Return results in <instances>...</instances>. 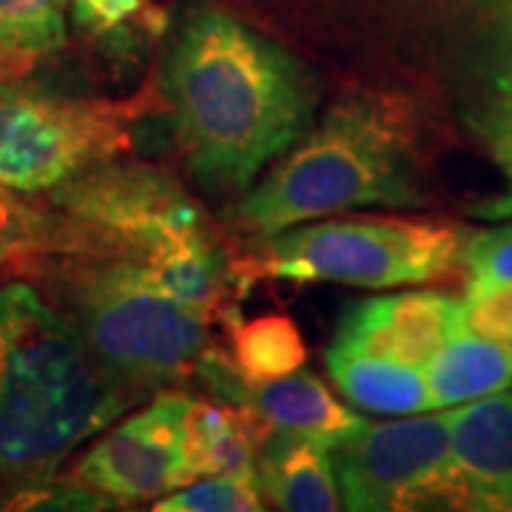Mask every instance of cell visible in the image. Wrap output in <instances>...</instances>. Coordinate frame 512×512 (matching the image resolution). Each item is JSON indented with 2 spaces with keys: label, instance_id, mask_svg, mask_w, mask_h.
<instances>
[{
  "label": "cell",
  "instance_id": "1",
  "mask_svg": "<svg viewBox=\"0 0 512 512\" xmlns=\"http://www.w3.org/2000/svg\"><path fill=\"white\" fill-rule=\"evenodd\" d=\"M174 143L214 194L242 191L308 131L311 72L279 43L222 12L185 23L165 69Z\"/></svg>",
  "mask_w": 512,
  "mask_h": 512
},
{
  "label": "cell",
  "instance_id": "2",
  "mask_svg": "<svg viewBox=\"0 0 512 512\" xmlns=\"http://www.w3.org/2000/svg\"><path fill=\"white\" fill-rule=\"evenodd\" d=\"M128 404L72 322L26 282L0 285V501L55 481ZM0 504V507H3Z\"/></svg>",
  "mask_w": 512,
  "mask_h": 512
},
{
  "label": "cell",
  "instance_id": "3",
  "mask_svg": "<svg viewBox=\"0 0 512 512\" xmlns=\"http://www.w3.org/2000/svg\"><path fill=\"white\" fill-rule=\"evenodd\" d=\"M416 146V111L402 94H350L245 194L231 222L268 239L356 205H413L421 197Z\"/></svg>",
  "mask_w": 512,
  "mask_h": 512
},
{
  "label": "cell",
  "instance_id": "4",
  "mask_svg": "<svg viewBox=\"0 0 512 512\" xmlns=\"http://www.w3.org/2000/svg\"><path fill=\"white\" fill-rule=\"evenodd\" d=\"M69 254L117 259L188 308L220 316L231 268L200 205L151 165H97L49 191Z\"/></svg>",
  "mask_w": 512,
  "mask_h": 512
},
{
  "label": "cell",
  "instance_id": "5",
  "mask_svg": "<svg viewBox=\"0 0 512 512\" xmlns=\"http://www.w3.org/2000/svg\"><path fill=\"white\" fill-rule=\"evenodd\" d=\"M40 276L94 365L128 399L140 402L197 373L211 319L134 268L109 256L69 254L52 259Z\"/></svg>",
  "mask_w": 512,
  "mask_h": 512
},
{
  "label": "cell",
  "instance_id": "6",
  "mask_svg": "<svg viewBox=\"0 0 512 512\" xmlns=\"http://www.w3.org/2000/svg\"><path fill=\"white\" fill-rule=\"evenodd\" d=\"M464 234L444 222L359 217L268 237L251 274L293 282L399 288L439 279L464 259Z\"/></svg>",
  "mask_w": 512,
  "mask_h": 512
},
{
  "label": "cell",
  "instance_id": "7",
  "mask_svg": "<svg viewBox=\"0 0 512 512\" xmlns=\"http://www.w3.org/2000/svg\"><path fill=\"white\" fill-rule=\"evenodd\" d=\"M143 103L57 94L0 74V188L43 194L114 163Z\"/></svg>",
  "mask_w": 512,
  "mask_h": 512
},
{
  "label": "cell",
  "instance_id": "8",
  "mask_svg": "<svg viewBox=\"0 0 512 512\" xmlns=\"http://www.w3.org/2000/svg\"><path fill=\"white\" fill-rule=\"evenodd\" d=\"M453 410L362 424L333 447L342 507L356 512L456 510L450 467Z\"/></svg>",
  "mask_w": 512,
  "mask_h": 512
},
{
  "label": "cell",
  "instance_id": "9",
  "mask_svg": "<svg viewBox=\"0 0 512 512\" xmlns=\"http://www.w3.org/2000/svg\"><path fill=\"white\" fill-rule=\"evenodd\" d=\"M191 399L163 393L146 410L114 427L89 447L63 481L86 487L106 501H151L183 487L185 413Z\"/></svg>",
  "mask_w": 512,
  "mask_h": 512
},
{
  "label": "cell",
  "instance_id": "10",
  "mask_svg": "<svg viewBox=\"0 0 512 512\" xmlns=\"http://www.w3.org/2000/svg\"><path fill=\"white\" fill-rule=\"evenodd\" d=\"M197 376L220 399L251 410L271 430L308 436L328 450L339 447L365 424L362 416L336 402L328 387L311 373L296 370L271 382H245L237 367L225 359V353L208 348L197 367Z\"/></svg>",
  "mask_w": 512,
  "mask_h": 512
},
{
  "label": "cell",
  "instance_id": "11",
  "mask_svg": "<svg viewBox=\"0 0 512 512\" xmlns=\"http://www.w3.org/2000/svg\"><path fill=\"white\" fill-rule=\"evenodd\" d=\"M461 333V302L447 293L410 291L356 305L336 333V345L424 367Z\"/></svg>",
  "mask_w": 512,
  "mask_h": 512
},
{
  "label": "cell",
  "instance_id": "12",
  "mask_svg": "<svg viewBox=\"0 0 512 512\" xmlns=\"http://www.w3.org/2000/svg\"><path fill=\"white\" fill-rule=\"evenodd\" d=\"M450 467L456 510L512 512V396L498 390L453 410Z\"/></svg>",
  "mask_w": 512,
  "mask_h": 512
},
{
  "label": "cell",
  "instance_id": "13",
  "mask_svg": "<svg viewBox=\"0 0 512 512\" xmlns=\"http://www.w3.org/2000/svg\"><path fill=\"white\" fill-rule=\"evenodd\" d=\"M274 430L251 410L231 402L191 399L185 413L183 484L197 478L256 473L262 441Z\"/></svg>",
  "mask_w": 512,
  "mask_h": 512
},
{
  "label": "cell",
  "instance_id": "14",
  "mask_svg": "<svg viewBox=\"0 0 512 512\" xmlns=\"http://www.w3.org/2000/svg\"><path fill=\"white\" fill-rule=\"evenodd\" d=\"M256 478L262 493L279 510L330 512L342 510L333 458L325 444L308 436L274 430L256 456Z\"/></svg>",
  "mask_w": 512,
  "mask_h": 512
},
{
  "label": "cell",
  "instance_id": "15",
  "mask_svg": "<svg viewBox=\"0 0 512 512\" xmlns=\"http://www.w3.org/2000/svg\"><path fill=\"white\" fill-rule=\"evenodd\" d=\"M325 365L336 387L362 410L387 416H413L436 410L421 367L359 353L336 342L325 356Z\"/></svg>",
  "mask_w": 512,
  "mask_h": 512
},
{
  "label": "cell",
  "instance_id": "16",
  "mask_svg": "<svg viewBox=\"0 0 512 512\" xmlns=\"http://www.w3.org/2000/svg\"><path fill=\"white\" fill-rule=\"evenodd\" d=\"M421 370L433 407H456L512 384V345L473 333H456Z\"/></svg>",
  "mask_w": 512,
  "mask_h": 512
},
{
  "label": "cell",
  "instance_id": "17",
  "mask_svg": "<svg viewBox=\"0 0 512 512\" xmlns=\"http://www.w3.org/2000/svg\"><path fill=\"white\" fill-rule=\"evenodd\" d=\"M12 188H0V279L43 274V268L66 254L69 225L52 202L29 200Z\"/></svg>",
  "mask_w": 512,
  "mask_h": 512
},
{
  "label": "cell",
  "instance_id": "18",
  "mask_svg": "<svg viewBox=\"0 0 512 512\" xmlns=\"http://www.w3.org/2000/svg\"><path fill=\"white\" fill-rule=\"evenodd\" d=\"M225 319L231 322V365L245 382H271L302 370L308 362L302 333L285 313H265L248 322L225 313Z\"/></svg>",
  "mask_w": 512,
  "mask_h": 512
},
{
  "label": "cell",
  "instance_id": "19",
  "mask_svg": "<svg viewBox=\"0 0 512 512\" xmlns=\"http://www.w3.org/2000/svg\"><path fill=\"white\" fill-rule=\"evenodd\" d=\"M69 0H0V74H20L66 46Z\"/></svg>",
  "mask_w": 512,
  "mask_h": 512
},
{
  "label": "cell",
  "instance_id": "20",
  "mask_svg": "<svg viewBox=\"0 0 512 512\" xmlns=\"http://www.w3.org/2000/svg\"><path fill=\"white\" fill-rule=\"evenodd\" d=\"M157 512H256L262 510V487L256 473L211 476L180 493L160 495Z\"/></svg>",
  "mask_w": 512,
  "mask_h": 512
},
{
  "label": "cell",
  "instance_id": "21",
  "mask_svg": "<svg viewBox=\"0 0 512 512\" xmlns=\"http://www.w3.org/2000/svg\"><path fill=\"white\" fill-rule=\"evenodd\" d=\"M481 137L487 143V151L498 165V171L507 180V197L498 205L487 208V214L504 217L512 214V0H510V37H507V55L501 63V72L495 77V89L487 109L481 114Z\"/></svg>",
  "mask_w": 512,
  "mask_h": 512
},
{
  "label": "cell",
  "instance_id": "22",
  "mask_svg": "<svg viewBox=\"0 0 512 512\" xmlns=\"http://www.w3.org/2000/svg\"><path fill=\"white\" fill-rule=\"evenodd\" d=\"M461 333L512 345V282L470 279L461 302Z\"/></svg>",
  "mask_w": 512,
  "mask_h": 512
},
{
  "label": "cell",
  "instance_id": "23",
  "mask_svg": "<svg viewBox=\"0 0 512 512\" xmlns=\"http://www.w3.org/2000/svg\"><path fill=\"white\" fill-rule=\"evenodd\" d=\"M464 262L473 279L512 282V225L470 239L464 245Z\"/></svg>",
  "mask_w": 512,
  "mask_h": 512
},
{
  "label": "cell",
  "instance_id": "24",
  "mask_svg": "<svg viewBox=\"0 0 512 512\" xmlns=\"http://www.w3.org/2000/svg\"><path fill=\"white\" fill-rule=\"evenodd\" d=\"M74 20L92 35H120L128 20L146 12L148 0H72Z\"/></svg>",
  "mask_w": 512,
  "mask_h": 512
}]
</instances>
